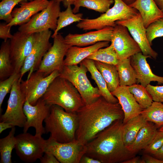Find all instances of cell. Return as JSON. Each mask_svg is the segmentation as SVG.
<instances>
[{
	"label": "cell",
	"instance_id": "cell-1",
	"mask_svg": "<svg viewBox=\"0 0 163 163\" xmlns=\"http://www.w3.org/2000/svg\"><path fill=\"white\" fill-rule=\"evenodd\" d=\"M78 125L76 139L86 145L115 121L123 120L124 114L119 102H108L101 96L85 105L76 112Z\"/></svg>",
	"mask_w": 163,
	"mask_h": 163
},
{
	"label": "cell",
	"instance_id": "cell-2",
	"mask_svg": "<svg viewBox=\"0 0 163 163\" xmlns=\"http://www.w3.org/2000/svg\"><path fill=\"white\" fill-rule=\"evenodd\" d=\"M123 120H118L86 144L85 154L101 163H122L135 156L125 146L123 139Z\"/></svg>",
	"mask_w": 163,
	"mask_h": 163
},
{
	"label": "cell",
	"instance_id": "cell-3",
	"mask_svg": "<svg viewBox=\"0 0 163 163\" xmlns=\"http://www.w3.org/2000/svg\"><path fill=\"white\" fill-rule=\"evenodd\" d=\"M44 122L46 133H50V138L60 143L76 139L78 125L76 113H69L58 106L53 105Z\"/></svg>",
	"mask_w": 163,
	"mask_h": 163
},
{
	"label": "cell",
	"instance_id": "cell-4",
	"mask_svg": "<svg viewBox=\"0 0 163 163\" xmlns=\"http://www.w3.org/2000/svg\"><path fill=\"white\" fill-rule=\"evenodd\" d=\"M42 98L50 106H58L69 113H76L85 105L74 86L67 80L59 76L50 84Z\"/></svg>",
	"mask_w": 163,
	"mask_h": 163
},
{
	"label": "cell",
	"instance_id": "cell-5",
	"mask_svg": "<svg viewBox=\"0 0 163 163\" xmlns=\"http://www.w3.org/2000/svg\"><path fill=\"white\" fill-rule=\"evenodd\" d=\"M114 4L106 12L97 18L93 19H83L76 26L84 30H96L107 27H114L118 21L131 18L138 12L136 9L131 7L122 0H114Z\"/></svg>",
	"mask_w": 163,
	"mask_h": 163
},
{
	"label": "cell",
	"instance_id": "cell-6",
	"mask_svg": "<svg viewBox=\"0 0 163 163\" xmlns=\"http://www.w3.org/2000/svg\"><path fill=\"white\" fill-rule=\"evenodd\" d=\"M79 64L64 66L59 76L69 81L79 93L85 105L89 104L101 95L98 88L93 87L88 78L87 68L82 62Z\"/></svg>",
	"mask_w": 163,
	"mask_h": 163
},
{
	"label": "cell",
	"instance_id": "cell-7",
	"mask_svg": "<svg viewBox=\"0 0 163 163\" xmlns=\"http://www.w3.org/2000/svg\"><path fill=\"white\" fill-rule=\"evenodd\" d=\"M60 2L55 0L50 1L47 6L40 12L33 16L27 22L20 26L18 30L31 34L51 29L54 31L60 11Z\"/></svg>",
	"mask_w": 163,
	"mask_h": 163
},
{
	"label": "cell",
	"instance_id": "cell-8",
	"mask_svg": "<svg viewBox=\"0 0 163 163\" xmlns=\"http://www.w3.org/2000/svg\"><path fill=\"white\" fill-rule=\"evenodd\" d=\"M16 153L20 158L25 163H33L40 159L43 155L46 140L42 136L33 135L27 132L16 136Z\"/></svg>",
	"mask_w": 163,
	"mask_h": 163
},
{
	"label": "cell",
	"instance_id": "cell-9",
	"mask_svg": "<svg viewBox=\"0 0 163 163\" xmlns=\"http://www.w3.org/2000/svg\"><path fill=\"white\" fill-rule=\"evenodd\" d=\"M59 75L60 72L57 70L46 76L35 71L28 76L26 80L21 79L20 88L26 100L32 105H35L43 96L52 82Z\"/></svg>",
	"mask_w": 163,
	"mask_h": 163
},
{
	"label": "cell",
	"instance_id": "cell-10",
	"mask_svg": "<svg viewBox=\"0 0 163 163\" xmlns=\"http://www.w3.org/2000/svg\"><path fill=\"white\" fill-rule=\"evenodd\" d=\"M21 81L19 79L14 84L6 109L4 113L1 115L0 121L10 123L14 126L23 128L27 120L23 109L26 100L20 88Z\"/></svg>",
	"mask_w": 163,
	"mask_h": 163
},
{
	"label": "cell",
	"instance_id": "cell-11",
	"mask_svg": "<svg viewBox=\"0 0 163 163\" xmlns=\"http://www.w3.org/2000/svg\"><path fill=\"white\" fill-rule=\"evenodd\" d=\"M53 39V45L44 55L36 71L45 76L56 70L59 72L61 71L64 66V57L70 46L66 43L60 33H58Z\"/></svg>",
	"mask_w": 163,
	"mask_h": 163
},
{
	"label": "cell",
	"instance_id": "cell-12",
	"mask_svg": "<svg viewBox=\"0 0 163 163\" xmlns=\"http://www.w3.org/2000/svg\"><path fill=\"white\" fill-rule=\"evenodd\" d=\"M86 145L76 139L68 143H60L49 138L46 140L45 152L52 153L61 163H79L85 153Z\"/></svg>",
	"mask_w": 163,
	"mask_h": 163
},
{
	"label": "cell",
	"instance_id": "cell-13",
	"mask_svg": "<svg viewBox=\"0 0 163 163\" xmlns=\"http://www.w3.org/2000/svg\"><path fill=\"white\" fill-rule=\"evenodd\" d=\"M35 37L36 33L27 34L18 30L10 39V57L14 72H20L33 48Z\"/></svg>",
	"mask_w": 163,
	"mask_h": 163
},
{
	"label": "cell",
	"instance_id": "cell-14",
	"mask_svg": "<svg viewBox=\"0 0 163 163\" xmlns=\"http://www.w3.org/2000/svg\"><path fill=\"white\" fill-rule=\"evenodd\" d=\"M52 33L50 30L36 33L33 48L21 69L20 80L27 72H29V76L38 69L44 55L52 46L50 42Z\"/></svg>",
	"mask_w": 163,
	"mask_h": 163
},
{
	"label": "cell",
	"instance_id": "cell-15",
	"mask_svg": "<svg viewBox=\"0 0 163 163\" xmlns=\"http://www.w3.org/2000/svg\"><path fill=\"white\" fill-rule=\"evenodd\" d=\"M125 26L117 24L114 27L111 42L117 53L119 60L129 58L141 52L137 43L129 34Z\"/></svg>",
	"mask_w": 163,
	"mask_h": 163
},
{
	"label": "cell",
	"instance_id": "cell-16",
	"mask_svg": "<svg viewBox=\"0 0 163 163\" xmlns=\"http://www.w3.org/2000/svg\"><path fill=\"white\" fill-rule=\"evenodd\" d=\"M51 106L42 98L34 105L26 100L24 106V111L27 120L23 127L24 133L27 132L29 128L34 127L37 135L41 136L46 133L43 122L49 114Z\"/></svg>",
	"mask_w": 163,
	"mask_h": 163
},
{
	"label": "cell",
	"instance_id": "cell-17",
	"mask_svg": "<svg viewBox=\"0 0 163 163\" xmlns=\"http://www.w3.org/2000/svg\"><path fill=\"white\" fill-rule=\"evenodd\" d=\"M116 24L126 27L132 37L139 45L142 53L155 59L158 53L151 47L146 36V28L145 27L139 13L132 18L123 20L118 21Z\"/></svg>",
	"mask_w": 163,
	"mask_h": 163
},
{
	"label": "cell",
	"instance_id": "cell-18",
	"mask_svg": "<svg viewBox=\"0 0 163 163\" xmlns=\"http://www.w3.org/2000/svg\"><path fill=\"white\" fill-rule=\"evenodd\" d=\"M49 2L48 0H33L21 3L19 7L12 10V19L7 25L11 27L20 26L27 22L33 16L45 8Z\"/></svg>",
	"mask_w": 163,
	"mask_h": 163
},
{
	"label": "cell",
	"instance_id": "cell-19",
	"mask_svg": "<svg viewBox=\"0 0 163 163\" xmlns=\"http://www.w3.org/2000/svg\"><path fill=\"white\" fill-rule=\"evenodd\" d=\"M112 27L83 34H69L64 38L66 43L70 46H84L92 45L101 41L110 42L113 30Z\"/></svg>",
	"mask_w": 163,
	"mask_h": 163
},
{
	"label": "cell",
	"instance_id": "cell-20",
	"mask_svg": "<svg viewBox=\"0 0 163 163\" xmlns=\"http://www.w3.org/2000/svg\"><path fill=\"white\" fill-rule=\"evenodd\" d=\"M149 56L142 52L137 53L129 58L131 64L136 74V84L140 83L145 87L151 82H157L159 85L163 84V77L158 76L152 72L146 59Z\"/></svg>",
	"mask_w": 163,
	"mask_h": 163
},
{
	"label": "cell",
	"instance_id": "cell-21",
	"mask_svg": "<svg viewBox=\"0 0 163 163\" xmlns=\"http://www.w3.org/2000/svg\"><path fill=\"white\" fill-rule=\"evenodd\" d=\"M111 93L117 99L123 111L124 114L123 124L140 114L143 110V109L129 91L127 86H119Z\"/></svg>",
	"mask_w": 163,
	"mask_h": 163
},
{
	"label": "cell",
	"instance_id": "cell-22",
	"mask_svg": "<svg viewBox=\"0 0 163 163\" xmlns=\"http://www.w3.org/2000/svg\"><path fill=\"white\" fill-rule=\"evenodd\" d=\"M110 42L101 41L84 47L70 46L68 49L64 60V66L76 65L80 64L85 59L98 49L109 46Z\"/></svg>",
	"mask_w": 163,
	"mask_h": 163
},
{
	"label": "cell",
	"instance_id": "cell-23",
	"mask_svg": "<svg viewBox=\"0 0 163 163\" xmlns=\"http://www.w3.org/2000/svg\"><path fill=\"white\" fill-rule=\"evenodd\" d=\"M129 5L139 13L146 28L152 22L163 18V13L154 0H136Z\"/></svg>",
	"mask_w": 163,
	"mask_h": 163
},
{
	"label": "cell",
	"instance_id": "cell-24",
	"mask_svg": "<svg viewBox=\"0 0 163 163\" xmlns=\"http://www.w3.org/2000/svg\"><path fill=\"white\" fill-rule=\"evenodd\" d=\"M158 128L154 123L147 121L141 129L133 143L127 148L128 150L136 154L145 149L158 131Z\"/></svg>",
	"mask_w": 163,
	"mask_h": 163
},
{
	"label": "cell",
	"instance_id": "cell-25",
	"mask_svg": "<svg viewBox=\"0 0 163 163\" xmlns=\"http://www.w3.org/2000/svg\"><path fill=\"white\" fill-rule=\"evenodd\" d=\"M90 73L91 78L96 84L101 96L108 102L116 103L119 102L117 99L108 89L104 78L95 66L94 61L86 58L82 62Z\"/></svg>",
	"mask_w": 163,
	"mask_h": 163
},
{
	"label": "cell",
	"instance_id": "cell-26",
	"mask_svg": "<svg viewBox=\"0 0 163 163\" xmlns=\"http://www.w3.org/2000/svg\"><path fill=\"white\" fill-rule=\"evenodd\" d=\"M64 6L67 8L69 5H74L73 12L76 14L79 11L80 7H84L101 13L106 12L110 5L114 3V0H72L62 2Z\"/></svg>",
	"mask_w": 163,
	"mask_h": 163
},
{
	"label": "cell",
	"instance_id": "cell-27",
	"mask_svg": "<svg viewBox=\"0 0 163 163\" xmlns=\"http://www.w3.org/2000/svg\"><path fill=\"white\" fill-rule=\"evenodd\" d=\"M147 121L140 114L123 124V139L127 148L133 143L139 132Z\"/></svg>",
	"mask_w": 163,
	"mask_h": 163
},
{
	"label": "cell",
	"instance_id": "cell-28",
	"mask_svg": "<svg viewBox=\"0 0 163 163\" xmlns=\"http://www.w3.org/2000/svg\"><path fill=\"white\" fill-rule=\"evenodd\" d=\"M94 62L105 81L108 89L111 93L113 91L119 86V76L116 65L96 61Z\"/></svg>",
	"mask_w": 163,
	"mask_h": 163
},
{
	"label": "cell",
	"instance_id": "cell-29",
	"mask_svg": "<svg viewBox=\"0 0 163 163\" xmlns=\"http://www.w3.org/2000/svg\"><path fill=\"white\" fill-rule=\"evenodd\" d=\"M116 66L119 74V86H128L136 83V73L129 58L119 60Z\"/></svg>",
	"mask_w": 163,
	"mask_h": 163
},
{
	"label": "cell",
	"instance_id": "cell-30",
	"mask_svg": "<svg viewBox=\"0 0 163 163\" xmlns=\"http://www.w3.org/2000/svg\"><path fill=\"white\" fill-rule=\"evenodd\" d=\"M10 39L4 41L0 47V81L8 78L14 72L10 57Z\"/></svg>",
	"mask_w": 163,
	"mask_h": 163
},
{
	"label": "cell",
	"instance_id": "cell-31",
	"mask_svg": "<svg viewBox=\"0 0 163 163\" xmlns=\"http://www.w3.org/2000/svg\"><path fill=\"white\" fill-rule=\"evenodd\" d=\"M15 127L11 128L7 136L0 139V163H12L11 153L16 142Z\"/></svg>",
	"mask_w": 163,
	"mask_h": 163
},
{
	"label": "cell",
	"instance_id": "cell-32",
	"mask_svg": "<svg viewBox=\"0 0 163 163\" xmlns=\"http://www.w3.org/2000/svg\"><path fill=\"white\" fill-rule=\"evenodd\" d=\"M140 114L147 121L154 123L158 128L163 126V104L162 102L153 101L149 107L143 110Z\"/></svg>",
	"mask_w": 163,
	"mask_h": 163
},
{
	"label": "cell",
	"instance_id": "cell-33",
	"mask_svg": "<svg viewBox=\"0 0 163 163\" xmlns=\"http://www.w3.org/2000/svg\"><path fill=\"white\" fill-rule=\"evenodd\" d=\"M82 16L83 14L81 13L74 14L71 5H68L65 11L60 12L58 18L56 28L51 37L53 38L58 34L59 31L63 28L74 22H79L83 20Z\"/></svg>",
	"mask_w": 163,
	"mask_h": 163
},
{
	"label": "cell",
	"instance_id": "cell-34",
	"mask_svg": "<svg viewBox=\"0 0 163 163\" xmlns=\"http://www.w3.org/2000/svg\"><path fill=\"white\" fill-rule=\"evenodd\" d=\"M87 58L101 62L116 65L119 59L113 45L100 48Z\"/></svg>",
	"mask_w": 163,
	"mask_h": 163
},
{
	"label": "cell",
	"instance_id": "cell-35",
	"mask_svg": "<svg viewBox=\"0 0 163 163\" xmlns=\"http://www.w3.org/2000/svg\"><path fill=\"white\" fill-rule=\"evenodd\" d=\"M127 87L137 102L143 109L152 104L153 102L152 97L145 87L136 83Z\"/></svg>",
	"mask_w": 163,
	"mask_h": 163
},
{
	"label": "cell",
	"instance_id": "cell-36",
	"mask_svg": "<svg viewBox=\"0 0 163 163\" xmlns=\"http://www.w3.org/2000/svg\"><path fill=\"white\" fill-rule=\"evenodd\" d=\"M33 0H2L0 2V19L7 24L12 19L11 13L16 5L23 2Z\"/></svg>",
	"mask_w": 163,
	"mask_h": 163
},
{
	"label": "cell",
	"instance_id": "cell-37",
	"mask_svg": "<svg viewBox=\"0 0 163 163\" xmlns=\"http://www.w3.org/2000/svg\"><path fill=\"white\" fill-rule=\"evenodd\" d=\"M20 72H14L6 79L0 81V111H2V106L4 100L6 95L10 92L15 82L20 79Z\"/></svg>",
	"mask_w": 163,
	"mask_h": 163
},
{
	"label": "cell",
	"instance_id": "cell-38",
	"mask_svg": "<svg viewBox=\"0 0 163 163\" xmlns=\"http://www.w3.org/2000/svg\"><path fill=\"white\" fill-rule=\"evenodd\" d=\"M146 36L151 46L154 39L163 36V18L154 21L148 26L146 28Z\"/></svg>",
	"mask_w": 163,
	"mask_h": 163
},
{
	"label": "cell",
	"instance_id": "cell-39",
	"mask_svg": "<svg viewBox=\"0 0 163 163\" xmlns=\"http://www.w3.org/2000/svg\"><path fill=\"white\" fill-rule=\"evenodd\" d=\"M163 145V133L158 130L153 138L144 149L145 153L154 155Z\"/></svg>",
	"mask_w": 163,
	"mask_h": 163
},
{
	"label": "cell",
	"instance_id": "cell-40",
	"mask_svg": "<svg viewBox=\"0 0 163 163\" xmlns=\"http://www.w3.org/2000/svg\"><path fill=\"white\" fill-rule=\"evenodd\" d=\"M145 88L153 101L163 102V85L153 86L149 84Z\"/></svg>",
	"mask_w": 163,
	"mask_h": 163
},
{
	"label": "cell",
	"instance_id": "cell-41",
	"mask_svg": "<svg viewBox=\"0 0 163 163\" xmlns=\"http://www.w3.org/2000/svg\"><path fill=\"white\" fill-rule=\"evenodd\" d=\"M11 27L8 26L7 23L0 24V38L5 41L11 39L13 35L11 34L10 29Z\"/></svg>",
	"mask_w": 163,
	"mask_h": 163
},
{
	"label": "cell",
	"instance_id": "cell-42",
	"mask_svg": "<svg viewBox=\"0 0 163 163\" xmlns=\"http://www.w3.org/2000/svg\"><path fill=\"white\" fill-rule=\"evenodd\" d=\"M40 159L41 163H60L52 153L48 152H45Z\"/></svg>",
	"mask_w": 163,
	"mask_h": 163
},
{
	"label": "cell",
	"instance_id": "cell-43",
	"mask_svg": "<svg viewBox=\"0 0 163 163\" xmlns=\"http://www.w3.org/2000/svg\"><path fill=\"white\" fill-rule=\"evenodd\" d=\"M142 158L145 163H163V159H158L147 154L144 155Z\"/></svg>",
	"mask_w": 163,
	"mask_h": 163
},
{
	"label": "cell",
	"instance_id": "cell-44",
	"mask_svg": "<svg viewBox=\"0 0 163 163\" xmlns=\"http://www.w3.org/2000/svg\"><path fill=\"white\" fill-rule=\"evenodd\" d=\"M79 163H101L99 160L84 155L81 158Z\"/></svg>",
	"mask_w": 163,
	"mask_h": 163
},
{
	"label": "cell",
	"instance_id": "cell-45",
	"mask_svg": "<svg viewBox=\"0 0 163 163\" xmlns=\"http://www.w3.org/2000/svg\"><path fill=\"white\" fill-rule=\"evenodd\" d=\"M122 163H145V160L139 157H134L125 161Z\"/></svg>",
	"mask_w": 163,
	"mask_h": 163
},
{
	"label": "cell",
	"instance_id": "cell-46",
	"mask_svg": "<svg viewBox=\"0 0 163 163\" xmlns=\"http://www.w3.org/2000/svg\"><path fill=\"white\" fill-rule=\"evenodd\" d=\"M14 127L11 124L4 121H1L0 123V133L8 129Z\"/></svg>",
	"mask_w": 163,
	"mask_h": 163
},
{
	"label": "cell",
	"instance_id": "cell-47",
	"mask_svg": "<svg viewBox=\"0 0 163 163\" xmlns=\"http://www.w3.org/2000/svg\"><path fill=\"white\" fill-rule=\"evenodd\" d=\"M153 155L154 157L157 159H163V145Z\"/></svg>",
	"mask_w": 163,
	"mask_h": 163
},
{
	"label": "cell",
	"instance_id": "cell-48",
	"mask_svg": "<svg viewBox=\"0 0 163 163\" xmlns=\"http://www.w3.org/2000/svg\"><path fill=\"white\" fill-rule=\"evenodd\" d=\"M157 5L163 13V0H154Z\"/></svg>",
	"mask_w": 163,
	"mask_h": 163
},
{
	"label": "cell",
	"instance_id": "cell-49",
	"mask_svg": "<svg viewBox=\"0 0 163 163\" xmlns=\"http://www.w3.org/2000/svg\"><path fill=\"white\" fill-rule=\"evenodd\" d=\"M126 4L129 5L133 3L136 0H122Z\"/></svg>",
	"mask_w": 163,
	"mask_h": 163
},
{
	"label": "cell",
	"instance_id": "cell-50",
	"mask_svg": "<svg viewBox=\"0 0 163 163\" xmlns=\"http://www.w3.org/2000/svg\"><path fill=\"white\" fill-rule=\"evenodd\" d=\"M56 0V1L60 2H68V1H71L72 0Z\"/></svg>",
	"mask_w": 163,
	"mask_h": 163
},
{
	"label": "cell",
	"instance_id": "cell-51",
	"mask_svg": "<svg viewBox=\"0 0 163 163\" xmlns=\"http://www.w3.org/2000/svg\"><path fill=\"white\" fill-rule=\"evenodd\" d=\"M159 130L163 133V126L161 127Z\"/></svg>",
	"mask_w": 163,
	"mask_h": 163
}]
</instances>
